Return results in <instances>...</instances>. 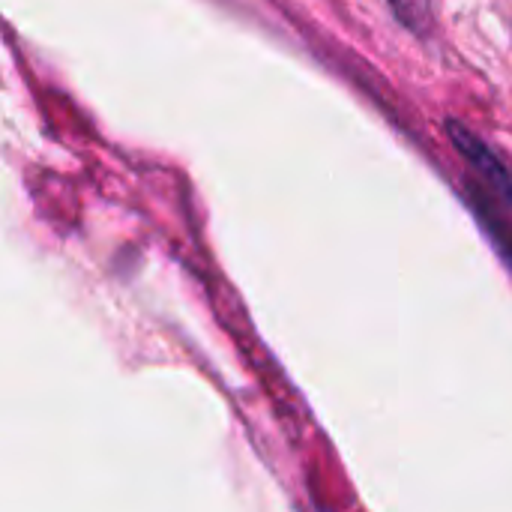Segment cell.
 Segmentation results:
<instances>
[{
  "mask_svg": "<svg viewBox=\"0 0 512 512\" xmlns=\"http://www.w3.org/2000/svg\"><path fill=\"white\" fill-rule=\"evenodd\" d=\"M447 132H450L456 150L468 159V165H474V171L486 180V186H489L498 198H504L507 204H512V180L510 174L504 171V165L495 159V153H492L471 129H465V126L456 123V120L447 123Z\"/></svg>",
  "mask_w": 512,
  "mask_h": 512,
  "instance_id": "6da1fadb",
  "label": "cell"
},
{
  "mask_svg": "<svg viewBox=\"0 0 512 512\" xmlns=\"http://www.w3.org/2000/svg\"><path fill=\"white\" fill-rule=\"evenodd\" d=\"M387 3L393 6V12L408 30L426 33L432 27V0H387Z\"/></svg>",
  "mask_w": 512,
  "mask_h": 512,
  "instance_id": "7a4b0ae2",
  "label": "cell"
}]
</instances>
